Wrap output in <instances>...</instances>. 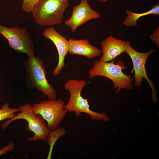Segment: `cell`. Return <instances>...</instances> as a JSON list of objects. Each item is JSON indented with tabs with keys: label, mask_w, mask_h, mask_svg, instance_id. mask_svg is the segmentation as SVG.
Listing matches in <instances>:
<instances>
[{
	"label": "cell",
	"mask_w": 159,
	"mask_h": 159,
	"mask_svg": "<svg viewBox=\"0 0 159 159\" xmlns=\"http://www.w3.org/2000/svg\"><path fill=\"white\" fill-rule=\"evenodd\" d=\"M26 85L31 89L36 88L47 97L48 100H56L54 88L47 81L43 61L34 54L28 57L24 63Z\"/></svg>",
	"instance_id": "obj_1"
},
{
	"label": "cell",
	"mask_w": 159,
	"mask_h": 159,
	"mask_svg": "<svg viewBox=\"0 0 159 159\" xmlns=\"http://www.w3.org/2000/svg\"><path fill=\"white\" fill-rule=\"evenodd\" d=\"M87 84L85 80L74 79H69L65 83L64 87L69 91L70 97L68 103L65 105V109L67 112H74L77 116L85 113L90 115L93 120L108 121L109 118L105 114L91 110L87 100L81 96L82 90Z\"/></svg>",
	"instance_id": "obj_2"
},
{
	"label": "cell",
	"mask_w": 159,
	"mask_h": 159,
	"mask_svg": "<svg viewBox=\"0 0 159 159\" xmlns=\"http://www.w3.org/2000/svg\"><path fill=\"white\" fill-rule=\"evenodd\" d=\"M19 111L10 119H8L1 125L2 129L4 130L12 122L17 120L23 119L28 122L26 129L27 131L32 132L34 136L29 137V142H36L41 140L46 142L50 130L48 127L45 120L39 115H35L32 109V105L28 102L18 107Z\"/></svg>",
	"instance_id": "obj_3"
},
{
	"label": "cell",
	"mask_w": 159,
	"mask_h": 159,
	"mask_svg": "<svg viewBox=\"0 0 159 159\" xmlns=\"http://www.w3.org/2000/svg\"><path fill=\"white\" fill-rule=\"evenodd\" d=\"M69 0H40L34 7L33 17L38 25L50 26L61 23Z\"/></svg>",
	"instance_id": "obj_4"
},
{
	"label": "cell",
	"mask_w": 159,
	"mask_h": 159,
	"mask_svg": "<svg viewBox=\"0 0 159 159\" xmlns=\"http://www.w3.org/2000/svg\"><path fill=\"white\" fill-rule=\"evenodd\" d=\"M93 66L89 71L90 78L101 76L111 80L114 84V88H117L116 92L118 94L122 88L130 90L133 87V80L131 75H127L122 71L123 68L113 62H103L96 60L92 62Z\"/></svg>",
	"instance_id": "obj_5"
},
{
	"label": "cell",
	"mask_w": 159,
	"mask_h": 159,
	"mask_svg": "<svg viewBox=\"0 0 159 159\" xmlns=\"http://www.w3.org/2000/svg\"><path fill=\"white\" fill-rule=\"evenodd\" d=\"M65 105L61 99L44 100L33 104L32 109L35 115H40L45 120L51 130L57 128L66 116Z\"/></svg>",
	"instance_id": "obj_6"
},
{
	"label": "cell",
	"mask_w": 159,
	"mask_h": 159,
	"mask_svg": "<svg viewBox=\"0 0 159 159\" xmlns=\"http://www.w3.org/2000/svg\"><path fill=\"white\" fill-rule=\"evenodd\" d=\"M0 34L7 39L9 47L16 51L26 54L28 57L34 54V43L25 27H9L0 24Z\"/></svg>",
	"instance_id": "obj_7"
},
{
	"label": "cell",
	"mask_w": 159,
	"mask_h": 159,
	"mask_svg": "<svg viewBox=\"0 0 159 159\" xmlns=\"http://www.w3.org/2000/svg\"><path fill=\"white\" fill-rule=\"evenodd\" d=\"M127 53L131 58L133 65L134 75L133 78L135 80V85L140 87L143 78L146 80L152 89V100L153 103L158 101L156 91L153 81L148 78L145 68L147 60L150 55L155 51L152 49L146 53H141L135 50L131 46L129 41L126 42Z\"/></svg>",
	"instance_id": "obj_8"
},
{
	"label": "cell",
	"mask_w": 159,
	"mask_h": 159,
	"mask_svg": "<svg viewBox=\"0 0 159 159\" xmlns=\"http://www.w3.org/2000/svg\"><path fill=\"white\" fill-rule=\"evenodd\" d=\"M101 16L100 14L90 7L88 0H81L79 4L74 6L71 17L65 21V24L74 33L87 21L99 19Z\"/></svg>",
	"instance_id": "obj_9"
},
{
	"label": "cell",
	"mask_w": 159,
	"mask_h": 159,
	"mask_svg": "<svg viewBox=\"0 0 159 159\" xmlns=\"http://www.w3.org/2000/svg\"><path fill=\"white\" fill-rule=\"evenodd\" d=\"M42 35L52 41L57 49L59 54V61L57 65L53 70V76H57L60 74L65 66L64 59L68 52V41L52 26L45 29L42 33Z\"/></svg>",
	"instance_id": "obj_10"
},
{
	"label": "cell",
	"mask_w": 159,
	"mask_h": 159,
	"mask_svg": "<svg viewBox=\"0 0 159 159\" xmlns=\"http://www.w3.org/2000/svg\"><path fill=\"white\" fill-rule=\"evenodd\" d=\"M101 47L102 55L100 60L103 62L113 61L126 50L125 41L111 36L102 41Z\"/></svg>",
	"instance_id": "obj_11"
},
{
	"label": "cell",
	"mask_w": 159,
	"mask_h": 159,
	"mask_svg": "<svg viewBox=\"0 0 159 159\" xmlns=\"http://www.w3.org/2000/svg\"><path fill=\"white\" fill-rule=\"evenodd\" d=\"M68 41V52L70 54L84 56L91 59L99 56L102 54L101 49L91 44L87 39L75 40L70 38Z\"/></svg>",
	"instance_id": "obj_12"
},
{
	"label": "cell",
	"mask_w": 159,
	"mask_h": 159,
	"mask_svg": "<svg viewBox=\"0 0 159 159\" xmlns=\"http://www.w3.org/2000/svg\"><path fill=\"white\" fill-rule=\"evenodd\" d=\"M125 12L127 16L123 22V24L127 27L136 26L138 25L137 21L141 17L149 14L159 16V4L158 3L153 6L151 9L145 12L141 13H135L128 10H126Z\"/></svg>",
	"instance_id": "obj_13"
},
{
	"label": "cell",
	"mask_w": 159,
	"mask_h": 159,
	"mask_svg": "<svg viewBox=\"0 0 159 159\" xmlns=\"http://www.w3.org/2000/svg\"><path fill=\"white\" fill-rule=\"evenodd\" d=\"M66 132L65 129L61 127L50 131L46 141L47 144L49 146L47 159H52V154L55 143L61 137L65 135Z\"/></svg>",
	"instance_id": "obj_14"
},
{
	"label": "cell",
	"mask_w": 159,
	"mask_h": 159,
	"mask_svg": "<svg viewBox=\"0 0 159 159\" xmlns=\"http://www.w3.org/2000/svg\"><path fill=\"white\" fill-rule=\"evenodd\" d=\"M9 105L8 103H4L0 109V121L11 118L15 116V112L19 111L18 108L9 107Z\"/></svg>",
	"instance_id": "obj_15"
},
{
	"label": "cell",
	"mask_w": 159,
	"mask_h": 159,
	"mask_svg": "<svg viewBox=\"0 0 159 159\" xmlns=\"http://www.w3.org/2000/svg\"><path fill=\"white\" fill-rule=\"evenodd\" d=\"M40 0H23L21 6V9L24 12H32L36 4Z\"/></svg>",
	"instance_id": "obj_16"
},
{
	"label": "cell",
	"mask_w": 159,
	"mask_h": 159,
	"mask_svg": "<svg viewBox=\"0 0 159 159\" xmlns=\"http://www.w3.org/2000/svg\"><path fill=\"white\" fill-rule=\"evenodd\" d=\"M15 148V144L13 142H11L6 146L0 149V156L9 151H13Z\"/></svg>",
	"instance_id": "obj_17"
},
{
	"label": "cell",
	"mask_w": 159,
	"mask_h": 159,
	"mask_svg": "<svg viewBox=\"0 0 159 159\" xmlns=\"http://www.w3.org/2000/svg\"><path fill=\"white\" fill-rule=\"evenodd\" d=\"M150 39L154 44L159 47V27L156 28L153 34L150 36Z\"/></svg>",
	"instance_id": "obj_18"
},
{
	"label": "cell",
	"mask_w": 159,
	"mask_h": 159,
	"mask_svg": "<svg viewBox=\"0 0 159 159\" xmlns=\"http://www.w3.org/2000/svg\"><path fill=\"white\" fill-rule=\"evenodd\" d=\"M98 1L103 2H105L107 1L108 0H97Z\"/></svg>",
	"instance_id": "obj_19"
}]
</instances>
